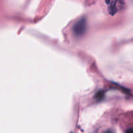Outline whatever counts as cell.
I'll use <instances>...</instances> for the list:
<instances>
[{"mask_svg": "<svg viewBox=\"0 0 133 133\" xmlns=\"http://www.w3.org/2000/svg\"><path fill=\"white\" fill-rule=\"evenodd\" d=\"M94 97L96 99V101H102V100L104 99V97H105V92H104V91L103 90L98 91V92L96 94Z\"/></svg>", "mask_w": 133, "mask_h": 133, "instance_id": "obj_2", "label": "cell"}, {"mask_svg": "<svg viewBox=\"0 0 133 133\" xmlns=\"http://www.w3.org/2000/svg\"><path fill=\"white\" fill-rule=\"evenodd\" d=\"M107 4H109L110 3V0H105Z\"/></svg>", "mask_w": 133, "mask_h": 133, "instance_id": "obj_6", "label": "cell"}, {"mask_svg": "<svg viewBox=\"0 0 133 133\" xmlns=\"http://www.w3.org/2000/svg\"><path fill=\"white\" fill-rule=\"evenodd\" d=\"M87 20L85 16L81 18L72 27V31L74 35L77 38H80L84 36L87 32Z\"/></svg>", "mask_w": 133, "mask_h": 133, "instance_id": "obj_1", "label": "cell"}, {"mask_svg": "<svg viewBox=\"0 0 133 133\" xmlns=\"http://www.w3.org/2000/svg\"><path fill=\"white\" fill-rule=\"evenodd\" d=\"M105 133H114V132L112 130H109V131H107Z\"/></svg>", "mask_w": 133, "mask_h": 133, "instance_id": "obj_5", "label": "cell"}, {"mask_svg": "<svg viewBox=\"0 0 133 133\" xmlns=\"http://www.w3.org/2000/svg\"><path fill=\"white\" fill-rule=\"evenodd\" d=\"M109 12L111 15H114L116 12L117 11V8H116V1H114V2L112 3V4L110 5V6L109 8Z\"/></svg>", "mask_w": 133, "mask_h": 133, "instance_id": "obj_3", "label": "cell"}, {"mask_svg": "<svg viewBox=\"0 0 133 133\" xmlns=\"http://www.w3.org/2000/svg\"><path fill=\"white\" fill-rule=\"evenodd\" d=\"M125 133H133V129H129L126 131Z\"/></svg>", "mask_w": 133, "mask_h": 133, "instance_id": "obj_4", "label": "cell"}]
</instances>
